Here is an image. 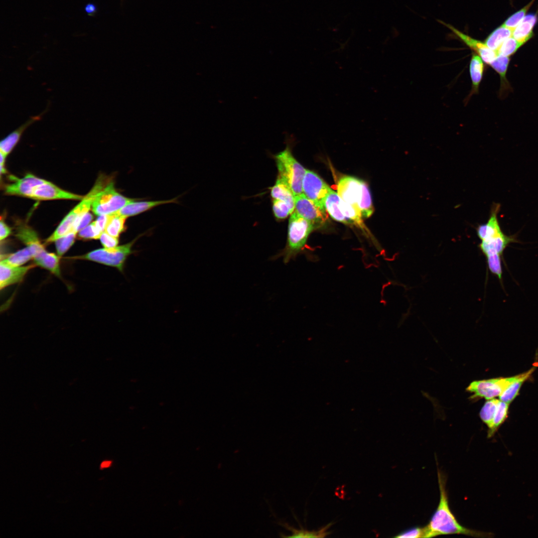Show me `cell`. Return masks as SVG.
Segmentation results:
<instances>
[{"mask_svg":"<svg viewBox=\"0 0 538 538\" xmlns=\"http://www.w3.org/2000/svg\"><path fill=\"white\" fill-rule=\"evenodd\" d=\"M513 30L502 25L489 35L485 43L491 49L497 51L504 41L512 36Z\"/></svg>","mask_w":538,"mask_h":538,"instance_id":"cell-23","label":"cell"},{"mask_svg":"<svg viewBox=\"0 0 538 538\" xmlns=\"http://www.w3.org/2000/svg\"><path fill=\"white\" fill-rule=\"evenodd\" d=\"M484 65L481 57L473 53L469 64V72L472 81L470 95L477 93L483 77Z\"/></svg>","mask_w":538,"mask_h":538,"instance_id":"cell-20","label":"cell"},{"mask_svg":"<svg viewBox=\"0 0 538 538\" xmlns=\"http://www.w3.org/2000/svg\"><path fill=\"white\" fill-rule=\"evenodd\" d=\"M304 195L322 209H325L326 197L332 190L316 173L306 169L302 180Z\"/></svg>","mask_w":538,"mask_h":538,"instance_id":"cell-10","label":"cell"},{"mask_svg":"<svg viewBox=\"0 0 538 538\" xmlns=\"http://www.w3.org/2000/svg\"><path fill=\"white\" fill-rule=\"evenodd\" d=\"M519 375L474 381L470 383L466 391L472 394L471 398L474 400L483 398L488 400L494 399L499 397Z\"/></svg>","mask_w":538,"mask_h":538,"instance_id":"cell-9","label":"cell"},{"mask_svg":"<svg viewBox=\"0 0 538 538\" xmlns=\"http://www.w3.org/2000/svg\"><path fill=\"white\" fill-rule=\"evenodd\" d=\"M33 259V256L29 249L26 247L14 253L8 255L1 260L0 263L5 265L19 267Z\"/></svg>","mask_w":538,"mask_h":538,"instance_id":"cell-27","label":"cell"},{"mask_svg":"<svg viewBox=\"0 0 538 538\" xmlns=\"http://www.w3.org/2000/svg\"><path fill=\"white\" fill-rule=\"evenodd\" d=\"M11 229L5 224V223L1 220L0 222V240L2 241L7 238L11 233Z\"/></svg>","mask_w":538,"mask_h":538,"instance_id":"cell-39","label":"cell"},{"mask_svg":"<svg viewBox=\"0 0 538 538\" xmlns=\"http://www.w3.org/2000/svg\"><path fill=\"white\" fill-rule=\"evenodd\" d=\"M110 217V214L99 215L96 220L94 221L96 226L102 232L105 231Z\"/></svg>","mask_w":538,"mask_h":538,"instance_id":"cell-38","label":"cell"},{"mask_svg":"<svg viewBox=\"0 0 538 538\" xmlns=\"http://www.w3.org/2000/svg\"><path fill=\"white\" fill-rule=\"evenodd\" d=\"M442 23L451 29L469 47L477 52L485 63L490 65L497 57V51L488 47L485 43L461 32L450 24Z\"/></svg>","mask_w":538,"mask_h":538,"instance_id":"cell-14","label":"cell"},{"mask_svg":"<svg viewBox=\"0 0 538 538\" xmlns=\"http://www.w3.org/2000/svg\"><path fill=\"white\" fill-rule=\"evenodd\" d=\"M94 222L78 232V237L83 239H99L102 234Z\"/></svg>","mask_w":538,"mask_h":538,"instance_id":"cell-34","label":"cell"},{"mask_svg":"<svg viewBox=\"0 0 538 538\" xmlns=\"http://www.w3.org/2000/svg\"><path fill=\"white\" fill-rule=\"evenodd\" d=\"M136 200L137 199L129 203L116 213L128 218L137 215L155 206L167 203H175L176 198L156 201H136Z\"/></svg>","mask_w":538,"mask_h":538,"instance_id":"cell-18","label":"cell"},{"mask_svg":"<svg viewBox=\"0 0 538 538\" xmlns=\"http://www.w3.org/2000/svg\"><path fill=\"white\" fill-rule=\"evenodd\" d=\"M76 234L75 232H69L55 241L56 249L59 257L64 255L72 246Z\"/></svg>","mask_w":538,"mask_h":538,"instance_id":"cell-30","label":"cell"},{"mask_svg":"<svg viewBox=\"0 0 538 538\" xmlns=\"http://www.w3.org/2000/svg\"><path fill=\"white\" fill-rule=\"evenodd\" d=\"M35 266L12 267L0 262V288L20 282L27 272Z\"/></svg>","mask_w":538,"mask_h":538,"instance_id":"cell-16","label":"cell"},{"mask_svg":"<svg viewBox=\"0 0 538 538\" xmlns=\"http://www.w3.org/2000/svg\"><path fill=\"white\" fill-rule=\"evenodd\" d=\"M337 193L346 203L359 212L363 218H369L374 212L371 195L364 181L352 176H344L337 184Z\"/></svg>","mask_w":538,"mask_h":538,"instance_id":"cell-3","label":"cell"},{"mask_svg":"<svg viewBox=\"0 0 538 538\" xmlns=\"http://www.w3.org/2000/svg\"><path fill=\"white\" fill-rule=\"evenodd\" d=\"M426 530L425 527H415L406 530L395 536L399 538H425Z\"/></svg>","mask_w":538,"mask_h":538,"instance_id":"cell-35","label":"cell"},{"mask_svg":"<svg viewBox=\"0 0 538 538\" xmlns=\"http://www.w3.org/2000/svg\"><path fill=\"white\" fill-rule=\"evenodd\" d=\"M510 59L508 57L498 55L496 59L490 64L500 76L501 89H506L509 84L506 78V74Z\"/></svg>","mask_w":538,"mask_h":538,"instance_id":"cell-29","label":"cell"},{"mask_svg":"<svg viewBox=\"0 0 538 538\" xmlns=\"http://www.w3.org/2000/svg\"><path fill=\"white\" fill-rule=\"evenodd\" d=\"M535 369V368L533 367L528 371L520 374L519 377L499 397V400L510 404L518 396L522 385L530 377Z\"/></svg>","mask_w":538,"mask_h":538,"instance_id":"cell-21","label":"cell"},{"mask_svg":"<svg viewBox=\"0 0 538 538\" xmlns=\"http://www.w3.org/2000/svg\"><path fill=\"white\" fill-rule=\"evenodd\" d=\"M275 158L278 178L290 188L294 196L302 194V180L306 169L294 157L289 145L277 154Z\"/></svg>","mask_w":538,"mask_h":538,"instance_id":"cell-6","label":"cell"},{"mask_svg":"<svg viewBox=\"0 0 538 538\" xmlns=\"http://www.w3.org/2000/svg\"><path fill=\"white\" fill-rule=\"evenodd\" d=\"M509 404L500 400L493 420V427L488 432V437L491 438L495 434L499 427L504 422L508 415Z\"/></svg>","mask_w":538,"mask_h":538,"instance_id":"cell-28","label":"cell"},{"mask_svg":"<svg viewBox=\"0 0 538 538\" xmlns=\"http://www.w3.org/2000/svg\"><path fill=\"white\" fill-rule=\"evenodd\" d=\"M137 238L124 245L112 248L97 249L84 255L73 258L87 260L113 267L123 272L127 259L134 252L132 248Z\"/></svg>","mask_w":538,"mask_h":538,"instance_id":"cell-8","label":"cell"},{"mask_svg":"<svg viewBox=\"0 0 538 538\" xmlns=\"http://www.w3.org/2000/svg\"><path fill=\"white\" fill-rule=\"evenodd\" d=\"M534 1V0H532L531 2L528 4L522 9H520L518 11L513 14L510 17H509L503 25L512 30L515 29L523 20L524 17L525 16V14L527 11L531 6Z\"/></svg>","mask_w":538,"mask_h":538,"instance_id":"cell-33","label":"cell"},{"mask_svg":"<svg viewBox=\"0 0 538 538\" xmlns=\"http://www.w3.org/2000/svg\"><path fill=\"white\" fill-rule=\"evenodd\" d=\"M111 177L101 175L89 192L62 220L55 231L46 240V243L55 242L68 233L73 224L77 223L91 209L93 202L97 193L104 186Z\"/></svg>","mask_w":538,"mask_h":538,"instance_id":"cell-4","label":"cell"},{"mask_svg":"<svg viewBox=\"0 0 538 538\" xmlns=\"http://www.w3.org/2000/svg\"><path fill=\"white\" fill-rule=\"evenodd\" d=\"M15 235L29 249L32 254L34 262L40 259L47 253V252L40 242L36 232L29 226L26 225L19 226Z\"/></svg>","mask_w":538,"mask_h":538,"instance_id":"cell-13","label":"cell"},{"mask_svg":"<svg viewBox=\"0 0 538 538\" xmlns=\"http://www.w3.org/2000/svg\"><path fill=\"white\" fill-rule=\"evenodd\" d=\"M500 400L492 399L488 400L484 404L480 412V416L483 422L488 428V432L493 427V420Z\"/></svg>","mask_w":538,"mask_h":538,"instance_id":"cell-25","label":"cell"},{"mask_svg":"<svg viewBox=\"0 0 538 538\" xmlns=\"http://www.w3.org/2000/svg\"><path fill=\"white\" fill-rule=\"evenodd\" d=\"M46 181L31 174H27L22 178H15L14 182L5 187L4 192L8 195H18L29 198L33 188Z\"/></svg>","mask_w":538,"mask_h":538,"instance_id":"cell-15","label":"cell"},{"mask_svg":"<svg viewBox=\"0 0 538 538\" xmlns=\"http://www.w3.org/2000/svg\"><path fill=\"white\" fill-rule=\"evenodd\" d=\"M538 20L536 14L531 13L525 16L523 20L513 30L512 37L524 44L533 36V29Z\"/></svg>","mask_w":538,"mask_h":538,"instance_id":"cell-19","label":"cell"},{"mask_svg":"<svg viewBox=\"0 0 538 538\" xmlns=\"http://www.w3.org/2000/svg\"><path fill=\"white\" fill-rule=\"evenodd\" d=\"M513 37L507 39L496 51L498 55L508 57L514 54L522 45Z\"/></svg>","mask_w":538,"mask_h":538,"instance_id":"cell-32","label":"cell"},{"mask_svg":"<svg viewBox=\"0 0 538 538\" xmlns=\"http://www.w3.org/2000/svg\"><path fill=\"white\" fill-rule=\"evenodd\" d=\"M279 524L282 527H284L288 530L290 531L292 533V535L289 536H283L284 537L288 538H323L329 535L330 532H327V530L332 525V523H329L327 526L320 529L317 531H308L307 530L301 529H296L288 525L287 523L283 522L279 523Z\"/></svg>","mask_w":538,"mask_h":538,"instance_id":"cell-24","label":"cell"},{"mask_svg":"<svg viewBox=\"0 0 538 538\" xmlns=\"http://www.w3.org/2000/svg\"><path fill=\"white\" fill-rule=\"evenodd\" d=\"M437 476L439 501L428 524L425 526V538L448 535H464L477 538L491 537L492 534L469 529L459 524L449 506L446 489V477L438 468Z\"/></svg>","mask_w":538,"mask_h":538,"instance_id":"cell-1","label":"cell"},{"mask_svg":"<svg viewBox=\"0 0 538 538\" xmlns=\"http://www.w3.org/2000/svg\"><path fill=\"white\" fill-rule=\"evenodd\" d=\"M112 464L111 461H104L102 462L100 465V469H104L109 467Z\"/></svg>","mask_w":538,"mask_h":538,"instance_id":"cell-41","label":"cell"},{"mask_svg":"<svg viewBox=\"0 0 538 538\" xmlns=\"http://www.w3.org/2000/svg\"><path fill=\"white\" fill-rule=\"evenodd\" d=\"M272 209L274 216L276 218L283 219L286 218L289 215L291 214L295 208L284 201L279 200H273Z\"/></svg>","mask_w":538,"mask_h":538,"instance_id":"cell-31","label":"cell"},{"mask_svg":"<svg viewBox=\"0 0 538 538\" xmlns=\"http://www.w3.org/2000/svg\"><path fill=\"white\" fill-rule=\"evenodd\" d=\"M100 242L105 248H112L118 246L119 240L118 238L112 236L104 232L100 237Z\"/></svg>","mask_w":538,"mask_h":538,"instance_id":"cell-36","label":"cell"},{"mask_svg":"<svg viewBox=\"0 0 538 538\" xmlns=\"http://www.w3.org/2000/svg\"><path fill=\"white\" fill-rule=\"evenodd\" d=\"M271 196L273 200L284 201L295 208L294 195L290 188L279 178L271 189Z\"/></svg>","mask_w":538,"mask_h":538,"instance_id":"cell-22","label":"cell"},{"mask_svg":"<svg viewBox=\"0 0 538 538\" xmlns=\"http://www.w3.org/2000/svg\"><path fill=\"white\" fill-rule=\"evenodd\" d=\"M110 215V217L105 232L112 236L119 238L120 235L125 231V223L127 218L116 213Z\"/></svg>","mask_w":538,"mask_h":538,"instance_id":"cell-26","label":"cell"},{"mask_svg":"<svg viewBox=\"0 0 538 538\" xmlns=\"http://www.w3.org/2000/svg\"><path fill=\"white\" fill-rule=\"evenodd\" d=\"M136 199L127 197L118 192L111 177L99 191L93 202L91 209L97 215H109L120 210Z\"/></svg>","mask_w":538,"mask_h":538,"instance_id":"cell-7","label":"cell"},{"mask_svg":"<svg viewBox=\"0 0 538 538\" xmlns=\"http://www.w3.org/2000/svg\"><path fill=\"white\" fill-rule=\"evenodd\" d=\"M97 6L93 2L87 3L84 7V10L88 16H94L97 12Z\"/></svg>","mask_w":538,"mask_h":538,"instance_id":"cell-40","label":"cell"},{"mask_svg":"<svg viewBox=\"0 0 538 538\" xmlns=\"http://www.w3.org/2000/svg\"><path fill=\"white\" fill-rule=\"evenodd\" d=\"M93 219V215L89 212L85 214L81 219L76 224H74L70 232L78 233L81 230L87 226Z\"/></svg>","mask_w":538,"mask_h":538,"instance_id":"cell-37","label":"cell"},{"mask_svg":"<svg viewBox=\"0 0 538 538\" xmlns=\"http://www.w3.org/2000/svg\"><path fill=\"white\" fill-rule=\"evenodd\" d=\"M314 229L315 227L310 222L293 212L289 220L286 246L270 260L282 258L283 263L286 264L295 259L298 255L303 253L308 238Z\"/></svg>","mask_w":538,"mask_h":538,"instance_id":"cell-2","label":"cell"},{"mask_svg":"<svg viewBox=\"0 0 538 538\" xmlns=\"http://www.w3.org/2000/svg\"><path fill=\"white\" fill-rule=\"evenodd\" d=\"M46 111L47 110H45L38 115L31 117L24 123L2 139L0 142V153L6 157L18 143L25 130L35 122L40 120Z\"/></svg>","mask_w":538,"mask_h":538,"instance_id":"cell-17","label":"cell"},{"mask_svg":"<svg viewBox=\"0 0 538 538\" xmlns=\"http://www.w3.org/2000/svg\"><path fill=\"white\" fill-rule=\"evenodd\" d=\"M29 198L39 200L53 199L81 200L83 197L65 191L46 180L45 182L33 188Z\"/></svg>","mask_w":538,"mask_h":538,"instance_id":"cell-12","label":"cell"},{"mask_svg":"<svg viewBox=\"0 0 538 538\" xmlns=\"http://www.w3.org/2000/svg\"><path fill=\"white\" fill-rule=\"evenodd\" d=\"M294 199V211L310 222L315 229L322 227L326 224L328 219V213L326 209H322L317 206L303 193L295 196Z\"/></svg>","mask_w":538,"mask_h":538,"instance_id":"cell-11","label":"cell"},{"mask_svg":"<svg viewBox=\"0 0 538 538\" xmlns=\"http://www.w3.org/2000/svg\"><path fill=\"white\" fill-rule=\"evenodd\" d=\"M324 205L327 213L334 220L346 225L356 227L361 230L372 241L375 242L364 224L361 214L344 201L337 192L331 190L325 198Z\"/></svg>","mask_w":538,"mask_h":538,"instance_id":"cell-5","label":"cell"}]
</instances>
